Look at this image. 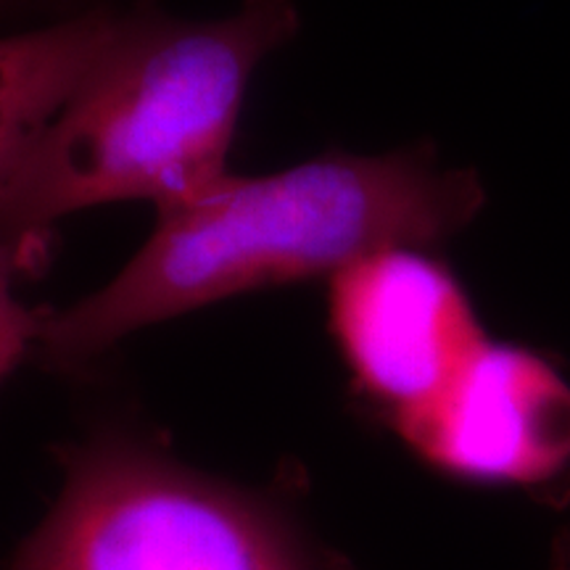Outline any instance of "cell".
Returning a JSON list of instances; mask_svg holds the SVG:
<instances>
[{"mask_svg":"<svg viewBox=\"0 0 570 570\" xmlns=\"http://www.w3.org/2000/svg\"><path fill=\"white\" fill-rule=\"evenodd\" d=\"M473 169H444L425 148L325 154L265 177H225L161 206L146 246L117 277L48 312L38 352L77 367L125 336L246 291L333 277L394 246H436L479 217Z\"/></svg>","mask_w":570,"mask_h":570,"instance_id":"1","label":"cell"},{"mask_svg":"<svg viewBox=\"0 0 570 570\" xmlns=\"http://www.w3.org/2000/svg\"><path fill=\"white\" fill-rule=\"evenodd\" d=\"M296 27L294 0H244L209 21L125 13L109 51L0 190V240L35 265L46 233L71 212L119 202L161 209L230 177L248 82Z\"/></svg>","mask_w":570,"mask_h":570,"instance_id":"2","label":"cell"},{"mask_svg":"<svg viewBox=\"0 0 570 570\" xmlns=\"http://www.w3.org/2000/svg\"><path fill=\"white\" fill-rule=\"evenodd\" d=\"M63 470L11 570H348L265 497L125 433L71 446Z\"/></svg>","mask_w":570,"mask_h":570,"instance_id":"3","label":"cell"},{"mask_svg":"<svg viewBox=\"0 0 570 570\" xmlns=\"http://www.w3.org/2000/svg\"><path fill=\"white\" fill-rule=\"evenodd\" d=\"M394 433L452 481L518 489L552 508L570 497V381L533 346L489 336Z\"/></svg>","mask_w":570,"mask_h":570,"instance_id":"4","label":"cell"},{"mask_svg":"<svg viewBox=\"0 0 570 570\" xmlns=\"http://www.w3.org/2000/svg\"><path fill=\"white\" fill-rule=\"evenodd\" d=\"M327 315L356 396L391 431L489 338L460 277L420 246L383 248L333 275Z\"/></svg>","mask_w":570,"mask_h":570,"instance_id":"5","label":"cell"},{"mask_svg":"<svg viewBox=\"0 0 570 570\" xmlns=\"http://www.w3.org/2000/svg\"><path fill=\"white\" fill-rule=\"evenodd\" d=\"M125 13L90 11L46 30L0 38V190L67 98L104 59Z\"/></svg>","mask_w":570,"mask_h":570,"instance_id":"6","label":"cell"},{"mask_svg":"<svg viewBox=\"0 0 570 570\" xmlns=\"http://www.w3.org/2000/svg\"><path fill=\"white\" fill-rule=\"evenodd\" d=\"M32 262L17 246L0 240V383L40 344L48 312L32 309L17 296V275Z\"/></svg>","mask_w":570,"mask_h":570,"instance_id":"7","label":"cell"},{"mask_svg":"<svg viewBox=\"0 0 570 570\" xmlns=\"http://www.w3.org/2000/svg\"><path fill=\"white\" fill-rule=\"evenodd\" d=\"M547 566L550 570H570V523L552 539Z\"/></svg>","mask_w":570,"mask_h":570,"instance_id":"8","label":"cell"}]
</instances>
